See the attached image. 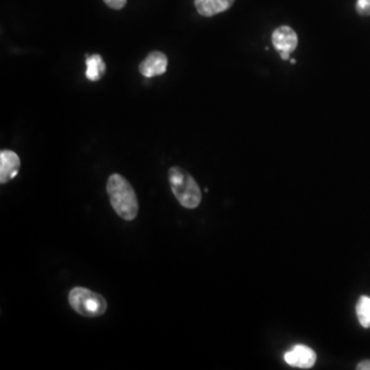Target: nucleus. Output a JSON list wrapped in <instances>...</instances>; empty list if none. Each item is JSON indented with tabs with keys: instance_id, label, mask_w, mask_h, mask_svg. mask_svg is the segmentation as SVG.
Returning <instances> with one entry per match:
<instances>
[{
	"instance_id": "nucleus-14",
	"label": "nucleus",
	"mask_w": 370,
	"mask_h": 370,
	"mask_svg": "<svg viewBox=\"0 0 370 370\" xmlns=\"http://www.w3.org/2000/svg\"><path fill=\"white\" fill-rule=\"evenodd\" d=\"M290 62H291V63H292V64H295V63H297V61H295L294 59H291V61H290Z\"/></svg>"
},
{
	"instance_id": "nucleus-6",
	"label": "nucleus",
	"mask_w": 370,
	"mask_h": 370,
	"mask_svg": "<svg viewBox=\"0 0 370 370\" xmlns=\"http://www.w3.org/2000/svg\"><path fill=\"white\" fill-rule=\"evenodd\" d=\"M21 167L20 157L12 150L0 152V182L8 184L18 175Z\"/></svg>"
},
{
	"instance_id": "nucleus-10",
	"label": "nucleus",
	"mask_w": 370,
	"mask_h": 370,
	"mask_svg": "<svg viewBox=\"0 0 370 370\" xmlns=\"http://www.w3.org/2000/svg\"><path fill=\"white\" fill-rule=\"evenodd\" d=\"M356 314L363 328H370V297L362 295L356 305Z\"/></svg>"
},
{
	"instance_id": "nucleus-3",
	"label": "nucleus",
	"mask_w": 370,
	"mask_h": 370,
	"mask_svg": "<svg viewBox=\"0 0 370 370\" xmlns=\"http://www.w3.org/2000/svg\"><path fill=\"white\" fill-rule=\"evenodd\" d=\"M71 308L78 314L88 318L102 316L107 310V303L102 295L84 287H76L68 295Z\"/></svg>"
},
{
	"instance_id": "nucleus-12",
	"label": "nucleus",
	"mask_w": 370,
	"mask_h": 370,
	"mask_svg": "<svg viewBox=\"0 0 370 370\" xmlns=\"http://www.w3.org/2000/svg\"><path fill=\"white\" fill-rule=\"evenodd\" d=\"M106 4L109 8H114V10H120L125 8L127 4V0H104Z\"/></svg>"
},
{
	"instance_id": "nucleus-4",
	"label": "nucleus",
	"mask_w": 370,
	"mask_h": 370,
	"mask_svg": "<svg viewBox=\"0 0 370 370\" xmlns=\"http://www.w3.org/2000/svg\"><path fill=\"white\" fill-rule=\"evenodd\" d=\"M272 42L283 60H288L299 44L297 32L289 26H281L273 32Z\"/></svg>"
},
{
	"instance_id": "nucleus-7",
	"label": "nucleus",
	"mask_w": 370,
	"mask_h": 370,
	"mask_svg": "<svg viewBox=\"0 0 370 370\" xmlns=\"http://www.w3.org/2000/svg\"><path fill=\"white\" fill-rule=\"evenodd\" d=\"M168 59L163 53H150L139 66V71L146 78H155L167 71Z\"/></svg>"
},
{
	"instance_id": "nucleus-8",
	"label": "nucleus",
	"mask_w": 370,
	"mask_h": 370,
	"mask_svg": "<svg viewBox=\"0 0 370 370\" xmlns=\"http://www.w3.org/2000/svg\"><path fill=\"white\" fill-rule=\"evenodd\" d=\"M234 2L235 0H195V6L202 16L213 17L229 10Z\"/></svg>"
},
{
	"instance_id": "nucleus-2",
	"label": "nucleus",
	"mask_w": 370,
	"mask_h": 370,
	"mask_svg": "<svg viewBox=\"0 0 370 370\" xmlns=\"http://www.w3.org/2000/svg\"><path fill=\"white\" fill-rule=\"evenodd\" d=\"M169 182L180 205L186 209H195L200 205L201 188L188 172L180 167H172L169 170Z\"/></svg>"
},
{
	"instance_id": "nucleus-13",
	"label": "nucleus",
	"mask_w": 370,
	"mask_h": 370,
	"mask_svg": "<svg viewBox=\"0 0 370 370\" xmlns=\"http://www.w3.org/2000/svg\"><path fill=\"white\" fill-rule=\"evenodd\" d=\"M357 369L358 370H370V359L361 361L358 365H357Z\"/></svg>"
},
{
	"instance_id": "nucleus-11",
	"label": "nucleus",
	"mask_w": 370,
	"mask_h": 370,
	"mask_svg": "<svg viewBox=\"0 0 370 370\" xmlns=\"http://www.w3.org/2000/svg\"><path fill=\"white\" fill-rule=\"evenodd\" d=\"M356 10L360 16H370V0H357Z\"/></svg>"
},
{
	"instance_id": "nucleus-9",
	"label": "nucleus",
	"mask_w": 370,
	"mask_h": 370,
	"mask_svg": "<svg viewBox=\"0 0 370 370\" xmlns=\"http://www.w3.org/2000/svg\"><path fill=\"white\" fill-rule=\"evenodd\" d=\"M86 65V76L91 82H97L105 73L106 65L100 55L87 56Z\"/></svg>"
},
{
	"instance_id": "nucleus-1",
	"label": "nucleus",
	"mask_w": 370,
	"mask_h": 370,
	"mask_svg": "<svg viewBox=\"0 0 370 370\" xmlns=\"http://www.w3.org/2000/svg\"><path fill=\"white\" fill-rule=\"evenodd\" d=\"M106 189L116 214L125 220H134L138 215L139 206L137 195L130 182L120 174H112L108 178Z\"/></svg>"
},
{
	"instance_id": "nucleus-5",
	"label": "nucleus",
	"mask_w": 370,
	"mask_h": 370,
	"mask_svg": "<svg viewBox=\"0 0 370 370\" xmlns=\"http://www.w3.org/2000/svg\"><path fill=\"white\" fill-rule=\"evenodd\" d=\"M284 360L287 364L299 369H308L314 367L317 355L312 349L303 344H297L290 351L285 353Z\"/></svg>"
}]
</instances>
